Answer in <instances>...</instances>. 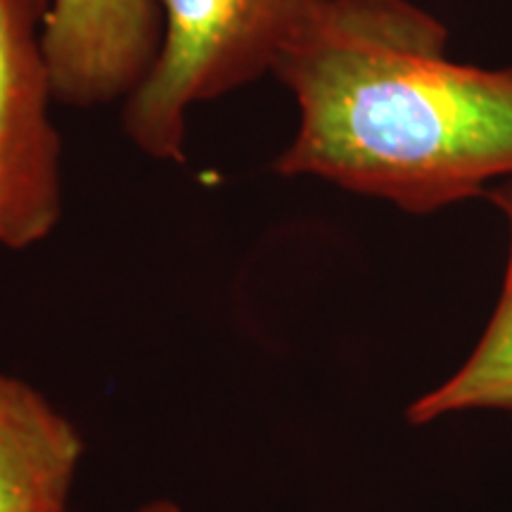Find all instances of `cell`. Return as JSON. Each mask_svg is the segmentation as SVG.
Here are the masks:
<instances>
[{
	"instance_id": "52a82bcc",
	"label": "cell",
	"mask_w": 512,
	"mask_h": 512,
	"mask_svg": "<svg viewBox=\"0 0 512 512\" xmlns=\"http://www.w3.org/2000/svg\"><path fill=\"white\" fill-rule=\"evenodd\" d=\"M136 512H183L181 508L174 501H164V498H159V501H152L143 505V508L136 510Z\"/></svg>"
},
{
	"instance_id": "7a4b0ae2",
	"label": "cell",
	"mask_w": 512,
	"mask_h": 512,
	"mask_svg": "<svg viewBox=\"0 0 512 512\" xmlns=\"http://www.w3.org/2000/svg\"><path fill=\"white\" fill-rule=\"evenodd\" d=\"M157 60L124 100V133L140 152L183 162L188 112L275 69L328 0H155Z\"/></svg>"
},
{
	"instance_id": "277c9868",
	"label": "cell",
	"mask_w": 512,
	"mask_h": 512,
	"mask_svg": "<svg viewBox=\"0 0 512 512\" xmlns=\"http://www.w3.org/2000/svg\"><path fill=\"white\" fill-rule=\"evenodd\" d=\"M162 46L155 0H50L43 48L55 100L98 107L126 100Z\"/></svg>"
},
{
	"instance_id": "8992f818",
	"label": "cell",
	"mask_w": 512,
	"mask_h": 512,
	"mask_svg": "<svg viewBox=\"0 0 512 512\" xmlns=\"http://www.w3.org/2000/svg\"><path fill=\"white\" fill-rule=\"evenodd\" d=\"M508 223V261L501 297L477 347L451 377L408 408L413 425L467 411H512V178L486 190Z\"/></svg>"
},
{
	"instance_id": "ba28073f",
	"label": "cell",
	"mask_w": 512,
	"mask_h": 512,
	"mask_svg": "<svg viewBox=\"0 0 512 512\" xmlns=\"http://www.w3.org/2000/svg\"><path fill=\"white\" fill-rule=\"evenodd\" d=\"M5 233V202H3V188H0V245H3Z\"/></svg>"
},
{
	"instance_id": "3957f363",
	"label": "cell",
	"mask_w": 512,
	"mask_h": 512,
	"mask_svg": "<svg viewBox=\"0 0 512 512\" xmlns=\"http://www.w3.org/2000/svg\"><path fill=\"white\" fill-rule=\"evenodd\" d=\"M50 0H0V188L3 247L46 240L62 214L60 136L43 48Z\"/></svg>"
},
{
	"instance_id": "5b68a950",
	"label": "cell",
	"mask_w": 512,
	"mask_h": 512,
	"mask_svg": "<svg viewBox=\"0 0 512 512\" xmlns=\"http://www.w3.org/2000/svg\"><path fill=\"white\" fill-rule=\"evenodd\" d=\"M81 434L41 392L0 373V512H64Z\"/></svg>"
},
{
	"instance_id": "6da1fadb",
	"label": "cell",
	"mask_w": 512,
	"mask_h": 512,
	"mask_svg": "<svg viewBox=\"0 0 512 512\" xmlns=\"http://www.w3.org/2000/svg\"><path fill=\"white\" fill-rule=\"evenodd\" d=\"M273 74L299 107L283 176H316L411 214L512 178V69L446 57L408 0H328Z\"/></svg>"
}]
</instances>
